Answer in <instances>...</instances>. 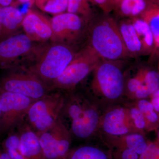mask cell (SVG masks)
Here are the masks:
<instances>
[{
  "instance_id": "ffe728a7",
  "label": "cell",
  "mask_w": 159,
  "mask_h": 159,
  "mask_svg": "<svg viewBox=\"0 0 159 159\" xmlns=\"http://www.w3.org/2000/svg\"><path fill=\"white\" fill-rule=\"evenodd\" d=\"M1 142L5 151L11 159H27L24 156L20 147L19 137L16 129L10 132Z\"/></svg>"
},
{
  "instance_id": "d4e9b609",
  "label": "cell",
  "mask_w": 159,
  "mask_h": 159,
  "mask_svg": "<svg viewBox=\"0 0 159 159\" xmlns=\"http://www.w3.org/2000/svg\"><path fill=\"white\" fill-rule=\"evenodd\" d=\"M136 106L143 114L146 121H148L152 123L157 122L159 119L158 116L155 111L151 102L146 99H139L137 101Z\"/></svg>"
},
{
  "instance_id": "7a4b0ae2",
  "label": "cell",
  "mask_w": 159,
  "mask_h": 159,
  "mask_svg": "<svg viewBox=\"0 0 159 159\" xmlns=\"http://www.w3.org/2000/svg\"><path fill=\"white\" fill-rule=\"evenodd\" d=\"M87 25L89 45L102 59L119 61L131 57L113 17L107 13L93 15Z\"/></svg>"
},
{
  "instance_id": "603a6c76",
  "label": "cell",
  "mask_w": 159,
  "mask_h": 159,
  "mask_svg": "<svg viewBox=\"0 0 159 159\" xmlns=\"http://www.w3.org/2000/svg\"><path fill=\"white\" fill-rule=\"evenodd\" d=\"M146 4L145 0H122L119 4L122 14L136 16L144 11Z\"/></svg>"
},
{
  "instance_id": "9a60e30c",
  "label": "cell",
  "mask_w": 159,
  "mask_h": 159,
  "mask_svg": "<svg viewBox=\"0 0 159 159\" xmlns=\"http://www.w3.org/2000/svg\"><path fill=\"white\" fill-rule=\"evenodd\" d=\"M23 19L21 11L15 7H0V41L17 33Z\"/></svg>"
},
{
  "instance_id": "3957f363",
  "label": "cell",
  "mask_w": 159,
  "mask_h": 159,
  "mask_svg": "<svg viewBox=\"0 0 159 159\" xmlns=\"http://www.w3.org/2000/svg\"><path fill=\"white\" fill-rule=\"evenodd\" d=\"M123 61L101 59L92 72L87 93L103 111L124 99V73L120 64Z\"/></svg>"
},
{
  "instance_id": "8d00e7d4",
  "label": "cell",
  "mask_w": 159,
  "mask_h": 159,
  "mask_svg": "<svg viewBox=\"0 0 159 159\" xmlns=\"http://www.w3.org/2000/svg\"></svg>"
},
{
  "instance_id": "4fadbf2b",
  "label": "cell",
  "mask_w": 159,
  "mask_h": 159,
  "mask_svg": "<svg viewBox=\"0 0 159 159\" xmlns=\"http://www.w3.org/2000/svg\"><path fill=\"white\" fill-rule=\"evenodd\" d=\"M22 26L25 34L33 42L46 41L53 35L51 21L32 10L24 16Z\"/></svg>"
},
{
  "instance_id": "7402d4cb",
  "label": "cell",
  "mask_w": 159,
  "mask_h": 159,
  "mask_svg": "<svg viewBox=\"0 0 159 159\" xmlns=\"http://www.w3.org/2000/svg\"><path fill=\"white\" fill-rule=\"evenodd\" d=\"M35 4L42 11L57 15L67 10L68 0H35Z\"/></svg>"
},
{
  "instance_id": "5b68a950",
  "label": "cell",
  "mask_w": 159,
  "mask_h": 159,
  "mask_svg": "<svg viewBox=\"0 0 159 159\" xmlns=\"http://www.w3.org/2000/svg\"><path fill=\"white\" fill-rule=\"evenodd\" d=\"M102 58L88 45L78 51L62 74L49 85L50 92H69L93 72Z\"/></svg>"
},
{
  "instance_id": "6da1fadb",
  "label": "cell",
  "mask_w": 159,
  "mask_h": 159,
  "mask_svg": "<svg viewBox=\"0 0 159 159\" xmlns=\"http://www.w3.org/2000/svg\"><path fill=\"white\" fill-rule=\"evenodd\" d=\"M64 94L61 117L68 120L71 136L81 140L92 139L99 131L103 111L87 93L74 90Z\"/></svg>"
},
{
  "instance_id": "cb8c5ba5",
  "label": "cell",
  "mask_w": 159,
  "mask_h": 159,
  "mask_svg": "<svg viewBox=\"0 0 159 159\" xmlns=\"http://www.w3.org/2000/svg\"><path fill=\"white\" fill-rule=\"evenodd\" d=\"M67 11L70 13L81 15L87 22L93 16L86 0H68Z\"/></svg>"
},
{
  "instance_id": "83f0119b",
  "label": "cell",
  "mask_w": 159,
  "mask_h": 159,
  "mask_svg": "<svg viewBox=\"0 0 159 159\" xmlns=\"http://www.w3.org/2000/svg\"><path fill=\"white\" fill-rule=\"evenodd\" d=\"M94 1L99 6H101L102 9L105 10L106 11H109V10H110L111 8L110 7V5L111 6L114 5L111 0H94Z\"/></svg>"
},
{
  "instance_id": "d590c367",
  "label": "cell",
  "mask_w": 159,
  "mask_h": 159,
  "mask_svg": "<svg viewBox=\"0 0 159 159\" xmlns=\"http://www.w3.org/2000/svg\"><path fill=\"white\" fill-rule=\"evenodd\" d=\"M61 159H68L67 157H66L63 158H62Z\"/></svg>"
},
{
  "instance_id": "4dcf8cb0",
  "label": "cell",
  "mask_w": 159,
  "mask_h": 159,
  "mask_svg": "<svg viewBox=\"0 0 159 159\" xmlns=\"http://www.w3.org/2000/svg\"><path fill=\"white\" fill-rule=\"evenodd\" d=\"M13 0H0V7L10 6Z\"/></svg>"
},
{
  "instance_id": "1f68e13d",
  "label": "cell",
  "mask_w": 159,
  "mask_h": 159,
  "mask_svg": "<svg viewBox=\"0 0 159 159\" xmlns=\"http://www.w3.org/2000/svg\"><path fill=\"white\" fill-rule=\"evenodd\" d=\"M152 97H157V96H159V88L157 89V90L153 94H152Z\"/></svg>"
},
{
  "instance_id": "2e32d148",
  "label": "cell",
  "mask_w": 159,
  "mask_h": 159,
  "mask_svg": "<svg viewBox=\"0 0 159 159\" xmlns=\"http://www.w3.org/2000/svg\"><path fill=\"white\" fill-rule=\"evenodd\" d=\"M120 33L131 57L138 55L142 51V43L132 21L123 20L118 24Z\"/></svg>"
},
{
  "instance_id": "8992f818",
  "label": "cell",
  "mask_w": 159,
  "mask_h": 159,
  "mask_svg": "<svg viewBox=\"0 0 159 159\" xmlns=\"http://www.w3.org/2000/svg\"><path fill=\"white\" fill-rule=\"evenodd\" d=\"M64 100V93L55 91L32 103L25 120L38 135L50 128L61 116Z\"/></svg>"
},
{
  "instance_id": "74e56055",
  "label": "cell",
  "mask_w": 159,
  "mask_h": 159,
  "mask_svg": "<svg viewBox=\"0 0 159 159\" xmlns=\"http://www.w3.org/2000/svg\"></svg>"
},
{
  "instance_id": "4316f807",
  "label": "cell",
  "mask_w": 159,
  "mask_h": 159,
  "mask_svg": "<svg viewBox=\"0 0 159 159\" xmlns=\"http://www.w3.org/2000/svg\"><path fill=\"white\" fill-rule=\"evenodd\" d=\"M139 159H159V144L157 142H148L145 151Z\"/></svg>"
},
{
  "instance_id": "e575fe53",
  "label": "cell",
  "mask_w": 159,
  "mask_h": 159,
  "mask_svg": "<svg viewBox=\"0 0 159 159\" xmlns=\"http://www.w3.org/2000/svg\"><path fill=\"white\" fill-rule=\"evenodd\" d=\"M1 110H2V103H1V94L0 92V117L1 115Z\"/></svg>"
},
{
  "instance_id": "484cf974",
  "label": "cell",
  "mask_w": 159,
  "mask_h": 159,
  "mask_svg": "<svg viewBox=\"0 0 159 159\" xmlns=\"http://www.w3.org/2000/svg\"><path fill=\"white\" fill-rule=\"evenodd\" d=\"M126 105L128 106L130 116L137 129L140 131L145 129L147 122L142 112L138 108L136 105L135 106V104L134 105V104L129 103L126 104Z\"/></svg>"
},
{
  "instance_id": "d6986e66",
  "label": "cell",
  "mask_w": 159,
  "mask_h": 159,
  "mask_svg": "<svg viewBox=\"0 0 159 159\" xmlns=\"http://www.w3.org/2000/svg\"><path fill=\"white\" fill-rule=\"evenodd\" d=\"M159 88V74L155 71H149L145 75L144 85L134 95L133 101L144 99L152 95Z\"/></svg>"
},
{
  "instance_id": "7c38bea8",
  "label": "cell",
  "mask_w": 159,
  "mask_h": 159,
  "mask_svg": "<svg viewBox=\"0 0 159 159\" xmlns=\"http://www.w3.org/2000/svg\"><path fill=\"white\" fill-rule=\"evenodd\" d=\"M34 42L25 33L19 32L0 41V69L16 66L35 49Z\"/></svg>"
},
{
  "instance_id": "9c48e42d",
  "label": "cell",
  "mask_w": 159,
  "mask_h": 159,
  "mask_svg": "<svg viewBox=\"0 0 159 159\" xmlns=\"http://www.w3.org/2000/svg\"><path fill=\"white\" fill-rule=\"evenodd\" d=\"M54 43L74 46L86 35L88 36L87 22L74 13L67 12L56 15L51 20Z\"/></svg>"
},
{
  "instance_id": "44dd1931",
  "label": "cell",
  "mask_w": 159,
  "mask_h": 159,
  "mask_svg": "<svg viewBox=\"0 0 159 159\" xmlns=\"http://www.w3.org/2000/svg\"><path fill=\"white\" fill-rule=\"evenodd\" d=\"M142 46L150 47L154 42L153 34L149 26L143 19L134 18L132 20Z\"/></svg>"
},
{
  "instance_id": "ba28073f",
  "label": "cell",
  "mask_w": 159,
  "mask_h": 159,
  "mask_svg": "<svg viewBox=\"0 0 159 159\" xmlns=\"http://www.w3.org/2000/svg\"><path fill=\"white\" fill-rule=\"evenodd\" d=\"M2 110L0 117V139L14 130L25 119L31 104L36 99L22 95L0 91Z\"/></svg>"
},
{
  "instance_id": "8fae6325",
  "label": "cell",
  "mask_w": 159,
  "mask_h": 159,
  "mask_svg": "<svg viewBox=\"0 0 159 159\" xmlns=\"http://www.w3.org/2000/svg\"><path fill=\"white\" fill-rule=\"evenodd\" d=\"M45 159H61L70 151L72 137L61 117L38 135Z\"/></svg>"
},
{
  "instance_id": "f1b7e54d",
  "label": "cell",
  "mask_w": 159,
  "mask_h": 159,
  "mask_svg": "<svg viewBox=\"0 0 159 159\" xmlns=\"http://www.w3.org/2000/svg\"><path fill=\"white\" fill-rule=\"evenodd\" d=\"M151 103L153 105L155 111L159 112V96L152 97Z\"/></svg>"
},
{
  "instance_id": "836d02e7",
  "label": "cell",
  "mask_w": 159,
  "mask_h": 159,
  "mask_svg": "<svg viewBox=\"0 0 159 159\" xmlns=\"http://www.w3.org/2000/svg\"><path fill=\"white\" fill-rule=\"evenodd\" d=\"M113 4L114 5H117V4H119L122 0H111Z\"/></svg>"
},
{
  "instance_id": "d6a6232c",
  "label": "cell",
  "mask_w": 159,
  "mask_h": 159,
  "mask_svg": "<svg viewBox=\"0 0 159 159\" xmlns=\"http://www.w3.org/2000/svg\"><path fill=\"white\" fill-rule=\"evenodd\" d=\"M19 2L21 3H25L28 2H30L33 0H17Z\"/></svg>"
},
{
  "instance_id": "e0dca14e",
  "label": "cell",
  "mask_w": 159,
  "mask_h": 159,
  "mask_svg": "<svg viewBox=\"0 0 159 159\" xmlns=\"http://www.w3.org/2000/svg\"><path fill=\"white\" fill-rule=\"evenodd\" d=\"M68 159H112L109 149L105 150L96 145H85L70 150Z\"/></svg>"
},
{
  "instance_id": "5bb4252c",
  "label": "cell",
  "mask_w": 159,
  "mask_h": 159,
  "mask_svg": "<svg viewBox=\"0 0 159 159\" xmlns=\"http://www.w3.org/2000/svg\"><path fill=\"white\" fill-rule=\"evenodd\" d=\"M19 137L20 147L27 159H45L39 138L25 119L16 129Z\"/></svg>"
},
{
  "instance_id": "277c9868",
  "label": "cell",
  "mask_w": 159,
  "mask_h": 159,
  "mask_svg": "<svg viewBox=\"0 0 159 159\" xmlns=\"http://www.w3.org/2000/svg\"><path fill=\"white\" fill-rule=\"evenodd\" d=\"M38 51L37 58L28 69L49 86L59 77L77 52L74 46L54 43Z\"/></svg>"
},
{
  "instance_id": "ac0fdd59",
  "label": "cell",
  "mask_w": 159,
  "mask_h": 159,
  "mask_svg": "<svg viewBox=\"0 0 159 159\" xmlns=\"http://www.w3.org/2000/svg\"><path fill=\"white\" fill-rule=\"evenodd\" d=\"M143 20L149 26L154 41L159 45V5L152 1L147 3L146 8L141 13Z\"/></svg>"
},
{
  "instance_id": "52a82bcc",
  "label": "cell",
  "mask_w": 159,
  "mask_h": 159,
  "mask_svg": "<svg viewBox=\"0 0 159 159\" xmlns=\"http://www.w3.org/2000/svg\"><path fill=\"white\" fill-rule=\"evenodd\" d=\"M0 91L37 99L50 93L48 87L29 69L12 71L0 79Z\"/></svg>"
},
{
  "instance_id": "f546056e",
  "label": "cell",
  "mask_w": 159,
  "mask_h": 159,
  "mask_svg": "<svg viewBox=\"0 0 159 159\" xmlns=\"http://www.w3.org/2000/svg\"><path fill=\"white\" fill-rule=\"evenodd\" d=\"M0 159H11L8 153L3 148L0 141Z\"/></svg>"
},
{
  "instance_id": "30bf717a",
  "label": "cell",
  "mask_w": 159,
  "mask_h": 159,
  "mask_svg": "<svg viewBox=\"0 0 159 159\" xmlns=\"http://www.w3.org/2000/svg\"><path fill=\"white\" fill-rule=\"evenodd\" d=\"M105 134L103 141L132 133H140L136 128L126 104L112 106L103 111L99 131Z\"/></svg>"
}]
</instances>
